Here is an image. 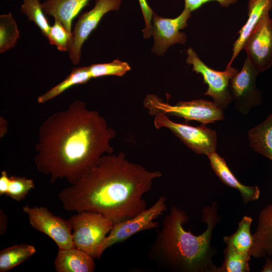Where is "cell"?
Masks as SVG:
<instances>
[{"mask_svg":"<svg viewBox=\"0 0 272 272\" xmlns=\"http://www.w3.org/2000/svg\"><path fill=\"white\" fill-rule=\"evenodd\" d=\"M122 0H96L94 7L81 14L72 30L69 56L74 65L80 63L82 47L102 17L108 12L118 10Z\"/></svg>","mask_w":272,"mask_h":272,"instance_id":"30bf717a","label":"cell"},{"mask_svg":"<svg viewBox=\"0 0 272 272\" xmlns=\"http://www.w3.org/2000/svg\"><path fill=\"white\" fill-rule=\"evenodd\" d=\"M190 16L191 12L185 8L174 19L162 18L154 13L151 35L154 43L152 52L162 55L170 46L176 43L184 44L186 35L179 31L187 27V20Z\"/></svg>","mask_w":272,"mask_h":272,"instance_id":"4fadbf2b","label":"cell"},{"mask_svg":"<svg viewBox=\"0 0 272 272\" xmlns=\"http://www.w3.org/2000/svg\"><path fill=\"white\" fill-rule=\"evenodd\" d=\"M243 49L247 59L260 73L272 64V20L263 17L246 40Z\"/></svg>","mask_w":272,"mask_h":272,"instance_id":"7c38bea8","label":"cell"},{"mask_svg":"<svg viewBox=\"0 0 272 272\" xmlns=\"http://www.w3.org/2000/svg\"><path fill=\"white\" fill-rule=\"evenodd\" d=\"M35 187L34 181L25 177L12 176L6 195L13 199L20 201L23 200L29 191Z\"/></svg>","mask_w":272,"mask_h":272,"instance_id":"4316f807","label":"cell"},{"mask_svg":"<svg viewBox=\"0 0 272 272\" xmlns=\"http://www.w3.org/2000/svg\"><path fill=\"white\" fill-rule=\"evenodd\" d=\"M207 156L217 176L227 185L238 190L244 203L258 199L260 190L258 186H246L240 183L231 172L225 160L216 152L208 154Z\"/></svg>","mask_w":272,"mask_h":272,"instance_id":"9a60e30c","label":"cell"},{"mask_svg":"<svg viewBox=\"0 0 272 272\" xmlns=\"http://www.w3.org/2000/svg\"><path fill=\"white\" fill-rule=\"evenodd\" d=\"M76 248L87 252L94 259L114 223L107 217L91 211L77 212L69 219Z\"/></svg>","mask_w":272,"mask_h":272,"instance_id":"5b68a950","label":"cell"},{"mask_svg":"<svg viewBox=\"0 0 272 272\" xmlns=\"http://www.w3.org/2000/svg\"><path fill=\"white\" fill-rule=\"evenodd\" d=\"M20 37L18 25L12 14L0 15V53L14 48Z\"/></svg>","mask_w":272,"mask_h":272,"instance_id":"603a6c76","label":"cell"},{"mask_svg":"<svg viewBox=\"0 0 272 272\" xmlns=\"http://www.w3.org/2000/svg\"><path fill=\"white\" fill-rule=\"evenodd\" d=\"M88 69L92 79L106 76L122 77L131 69L128 63L118 59L109 63L93 64Z\"/></svg>","mask_w":272,"mask_h":272,"instance_id":"484cf974","label":"cell"},{"mask_svg":"<svg viewBox=\"0 0 272 272\" xmlns=\"http://www.w3.org/2000/svg\"><path fill=\"white\" fill-rule=\"evenodd\" d=\"M23 211L27 215L31 226L52 239L59 249L75 247L69 220L53 215L45 207L25 205Z\"/></svg>","mask_w":272,"mask_h":272,"instance_id":"9c48e42d","label":"cell"},{"mask_svg":"<svg viewBox=\"0 0 272 272\" xmlns=\"http://www.w3.org/2000/svg\"><path fill=\"white\" fill-rule=\"evenodd\" d=\"M186 53V62L192 65V71L202 75L204 84L208 86L204 95L211 97L216 105L222 109L226 108L232 101L230 81L238 70L227 66L224 71H217L207 66L192 48H189Z\"/></svg>","mask_w":272,"mask_h":272,"instance_id":"ba28073f","label":"cell"},{"mask_svg":"<svg viewBox=\"0 0 272 272\" xmlns=\"http://www.w3.org/2000/svg\"><path fill=\"white\" fill-rule=\"evenodd\" d=\"M162 175L129 162L123 152L104 155L95 168L58 197L65 211L100 213L115 223L147 209L143 195Z\"/></svg>","mask_w":272,"mask_h":272,"instance_id":"7a4b0ae2","label":"cell"},{"mask_svg":"<svg viewBox=\"0 0 272 272\" xmlns=\"http://www.w3.org/2000/svg\"><path fill=\"white\" fill-rule=\"evenodd\" d=\"M89 1L46 0L42 3V7L44 13L59 20L72 37L73 20Z\"/></svg>","mask_w":272,"mask_h":272,"instance_id":"ac0fdd59","label":"cell"},{"mask_svg":"<svg viewBox=\"0 0 272 272\" xmlns=\"http://www.w3.org/2000/svg\"><path fill=\"white\" fill-rule=\"evenodd\" d=\"M259 72L246 59L241 70L230 80L229 87L235 108L243 114L261 103V92L256 87V79Z\"/></svg>","mask_w":272,"mask_h":272,"instance_id":"8fae6325","label":"cell"},{"mask_svg":"<svg viewBox=\"0 0 272 272\" xmlns=\"http://www.w3.org/2000/svg\"><path fill=\"white\" fill-rule=\"evenodd\" d=\"M94 258L83 250L74 247L59 249L54 261L57 272H93Z\"/></svg>","mask_w":272,"mask_h":272,"instance_id":"2e32d148","label":"cell"},{"mask_svg":"<svg viewBox=\"0 0 272 272\" xmlns=\"http://www.w3.org/2000/svg\"><path fill=\"white\" fill-rule=\"evenodd\" d=\"M91 79L88 66L74 67L62 81L39 96L37 98V102L40 104H44L70 88L79 84H86Z\"/></svg>","mask_w":272,"mask_h":272,"instance_id":"ffe728a7","label":"cell"},{"mask_svg":"<svg viewBox=\"0 0 272 272\" xmlns=\"http://www.w3.org/2000/svg\"><path fill=\"white\" fill-rule=\"evenodd\" d=\"M145 23V27L143 30L144 38H150L152 29L153 16L154 12L150 7L147 0H139Z\"/></svg>","mask_w":272,"mask_h":272,"instance_id":"f1b7e54d","label":"cell"},{"mask_svg":"<svg viewBox=\"0 0 272 272\" xmlns=\"http://www.w3.org/2000/svg\"><path fill=\"white\" fill-rule=\"evenodd\" d=\"M271 8L272 0H249L248 18L239 31L238 37L233 44V54L227 66H231L232 63L243 49L250 34L263 17L268 14Z\"/></svg>","mask_w":272,"mask_h":272,"instance_id":"5bb4252c","label":"cell"},{"mask_svg":"<svg viewBox=\"0 0 272 272\" xmlns=\"http://www.w3.org/2000/svg\"><path fill=\"white\" fill-rule=\"evenodd\" d=\"M261 271L262 272H272V259L266 257V261Z\"/></svg>","mask_w":272,"mask_h":272,"instance_id":"1f68e13d","label":"cell"},{"mask_svg":"<svg viewBox=\"0 0 272 272\" xmlns=\"http://www.w3.org/2000/svg\"><path fill=\"white\" fill-rule=\"evenodd\" d=\"M212 1H217L223 7H228L231 4L237 2V0H184V8L191 12L198 9L203 4Z\"/></svg>","mask_w":272,"mask_h":272,"instance_id":"f546056e","label":"cell"},{"mask_svg":"<svg viewBox=\"0 0 272 272\" xmlns=\"http://www.w3.org/2000/svg\"><path fill=\"white\" fill-rule=\"evenodd\" d=\"M115 131L99 112L82 101L47 117L38 130L34 163L51 183L65 179L71 184L98 164L105 153L112 154Z\"/></svg>","mask_w":272,"mask_h":272,"instance_id":"6da1fadb","label":"cell"},{"mask_svg":"<svg viewBox=\"0 0 272 272\" xmlns=\"http://www.w3.org/2000/svg\"><path fill=\"white\" fill-rule=\"evenodd\" d=\"M46 39L50 44L55 45L59 51L69 52L72 37L59 20L54 19Z\"/></svg>","mask_w":272,"mask_h":272,"instance_id":"83f0119b","label":"cell"},{"mask_svg":"<svg viewBox=\"0 0 272 272\" xmlns=\"http://www.w3.org/2000/svg\"><path fill=\"white\" fill-rule=\"evenodd\" d=\"M154 124L157 129L167 128L194 153L207 156L216 152L217 136L215 130L202 124L198 126L175 122L168 116L156 114Z\"/></svg>","mask_w":272,"mask_h":272,"instance_id":"52a82bcc","label":"cell"},{"mask_svg":"<svg viewBox=\"0 0 272 272\" xmlns=\"http://www.w3.org/2000/svg\"><path fill=\"white\" fill-rule=\"evenodd\" d=\"M224 261L218 272H248L251 255L242 253L229 246L224 251Z\"/></svg>","mask_w":272,"mask_h":272,"instance_id":"d4e9b609","label":"cell"},{"mask_svg":"<svg viewBox=\"0 0 272 272\" xmlns=\"http://www.w3.org/2000/svg\"><path fill=\"white\" fill-rule=\"evenodd\" d=\"M166 210V198L163 195L158 198L155 203L135 216L115 223L101 244L96 258L99 259L104 251L113 245L123 242L133 235L142 231L158 227L156 219Z\"/></svg>","mask_w":272,"mask_h":272,"instance_id":"8992f818","label":"cell"},{"mask_svg":"<svg viewBox=\"0 0 272 272\" xmlns=\"http://www.w3.org/2000/svg\"><path fill=\"white\" fill-rule=\"evenodd\" d=\"M32 245L20 244L3 249L0 252V272H7L23 262L36 252Z\"/></svg>","mask_w":272,"mask_h":272,"instance_id":"7402d4cb","label":"cell"},{"mask_svg":"<svg viewBox=\"0 0 272 272\" xmlns=\"http://www.w3.org/2000/svg\"><path fill=\"white\" fill-rule=\"evenodd\" d=\"M10 181V177L8 176L6 171H3L0 176V195L6 194Z\"/></svg>","mask_w":272,"mask_h":272,"instance_id":"4dcf8cb0","label":"cell"},{"mask_svg":"<svg viewBox=\"0 0 272 272\" xmlns=\"http://www.w3.org/2000/svg\"><path fill=\"white\" fill-rule=\"evenodd\" d=\"M252 222L250 217L244 216L238 224L236 232L231 236L224 237L227 246H231L242 253L251 256L253 245V237L250 232Z\"/></svg>","mask_w":272,"mask_h":272,"instance_id":"44dd1931","label":"cell"},{"mask_svg":"<svg viewBox=\"0 0 272 272\" xmlns=\"http://www.w3.org/2000/svg\"><path fill=\"white\" fill-rule=\"evenodd\" d=\"M217 205L202 210L201 219L207 225L202 234L195 235L183 227L189 220L185 212L173 206L162 222V228L152 245L150 254L159 265L183 272L218 271L212 261L211 240L218 222Z\"/></svg>","mask_w":272,"mask_h":272,"instance_id":"3957f363","label":"cell"},{"mask_svg":"<svg viewBox=\"0 0 272 272\" xmlns=\"http://www.w3.org/2000/svg\"><path fill=\"white\" fill-rule=\"evenodd\" d=\"M249 145L257 153L272 161V113L248 132Z\"/></svg>","mask_w":272,"mask_h":272,"instance_id":"d6986e66","label":"cell"},{"mask_svg":"<svg viewBox=\"0 0 272 272\" xmlns=\"http://www.w3.org/2000/svg\"><path fill=\"white\" fill-rule=\"evenodd\" d=\"M143 105L149 114L153 116L161 113L182 117L187 121H197L205 124L224 118L222 108L214 102L203 99L179 101L175 105H171L155 94H148L144 100Z\"/></svg>","mask_w":272,"mask_h":272,"instance_id":"277c9868","label":"cell"},{"mask_svg":"<svg viewBox=\"0 0 272 272\" xmlns=\"http://www.w3.org/2000/svg\"><path fill=\"white\" fill-rule=\"evenodd\" d=\"M6 1H11V0H6Z\"/></svg>","mask_w":272,"mask_h":272,"instance_id":"d6a6232c","label":"cell"},{"mask_svg":"<svg viewBox=\"0 0 272 272\" xmlns=\"http://www.w3.org/2000/svg\"><path fill=\"white\" fill-rule=\"evenodd\" d=\"M20 11L29 21L33 22L40 29L41 34L47 38L51 26L45 16L41 0H23Z\"/></svg>","mask_w":272,"mask_h":272,"instance_id":"cb8c5ba5","label":"cell"},{"mask_svg":"<svg viewBox=\"0 0 272 272\" xmlns=\"http://www.w3.org/2000/svg\"><path fill=\"white\" fill-rule=\"evenodd\" d=\"M253 237L251 256L259 258L268 255L272 257V203L260 211Z\"/></svg>","mask_w":272,"mask_h":272,"instance_id":"e0dca14e","label":"cell"}]
</instances>
